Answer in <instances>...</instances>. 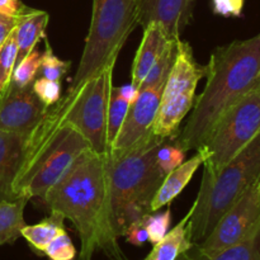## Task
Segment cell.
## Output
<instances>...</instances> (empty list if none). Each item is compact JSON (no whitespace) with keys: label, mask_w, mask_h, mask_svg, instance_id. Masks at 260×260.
<instances>
[{"label":"cell","mask_w":260,"mask_h":260,"mask_svg":"<svg viewBox=\"0 0 260 260\" xmlns=\"http://www.w3.org/2000/svg\"><path fill=\"white\" fill-rule=\"evenodd\" d=\"M107 156L84 151L42 200L50 212L69 218L75 228L80 238L78 260H91L96 250L126 260L109 215Z\"/></svg>","instance_id":"6da1fadb"},{"label":"cell","mask_w":260,"mask_h":260,"mask_svg":"<svg viewBox=\"0 0 260 260\" xmlns=\"http://www.w3.org/2000/svg\"><path fill=\"white\" fill-rule=\"evenodd\" d=\"M206 78L187 124L173 140L184 151L197 150L221 114L260 83V33L216 48L206 65Z\"/></svg>","instance_id":"7a4b0ae2"},{"label":"cell","mask_w":260,"mask_h":260,"mask_svg":"<svg viewBox=\"0 0 260 260\" xmlns=\"http://www.w3.org/2000/svg\"><path fill=\"white\" fill-rule=\"evenodd\" d=\"M164 140L151 132L127 151L107 156L109 215L117 238L151 213L152 200L167 177L156 161Z\"/></svg>","instance_id":"3957f363"},{"label":"cell","mask_w":260,"mask_h":260,"mask_svg":"<svg viewBox=\"0 0 260 260\" xmlns=\"http://www.w3.org/2000/svg\"><path fill=\"white\" fill-rule=\"evenodd\" d=\"M91 149L85 137L70 123H61L52 106L28 135L22 167L13 184L17 198H41L70 165Z\"/></svg>","instance_id":"277c9868"},{"label":"cell","mask_w":260,"mask_h":260,"mask_svg":"<svg viewBox=\"0 0 260 260\" xmlns=\"http://www.w3.org/2000/svg\"><path fill=\"white\" fill-rule=\"evenodd\" d=\"M260 178V132L215 177H203L189 218L193 244L205 240L231 206Z\"/></svg>","instance_id":"5b68a950"},{"label":"cell","mask_w":260,"mask_h":260,"mask_svg":"<svg viewBox=\"0 0 260 260\" xmlns=\"http://www.w3.org/2000/svg\"><path fill=\"white\" fill-rule=\"evenodd\" d=\"M137 24L136 0H93L89 33L68 91L76 90L116 63L119 51Z\"/></svg>","instance_id":"8992f818"},{"label":"cell","mask_w":260,"mask_h":260,"mask_svg":"<svg viewBox=\"0 0 260 260\" xmlns=\"http://www.w3.org/2000/svg\"><path fill=\"white\" fill-rule=\"evenodd\" d=\"M260 132V83L231 104L197 147L203 177H215Z\"/></svg>","instance_id":"52a82bcc"},{"label":"cell","mask_w":260,"mask_h":260,"mask_svg":"<svg viewBox=\"0 0 260 260\" xmlns=\"http://www.w3.org/2000/svg\"><path fill=\"white\" fill-rule=\"evenodd\" d=\"M114 65H109L76 90L68 91L52 106L61 123L73 124L99 155L111 152L107 126Z\"/></svg>","instance_id":"ba28073f"},{"label":"cell","mask_w":260,"mask_h":260,"mask_svg":"<svg viewBox=\"0 0 260 260\" xmlns=\"http://www.w3.org/2000/svg\"><path fill=\"white\" fill-rule=\"evenodd\" d=\"M259 189L260 178L225 212L210 235L201 243L194 244V250L210 258L246 238L260 222Z\"/></svg>","instance_id":"9c48e42d"},{"label":"cell","mask_w":260,"mask_h":260,"mask_svg":"<svg viewBox=\"0 0 260 260\" xmlns=\"http://www.w3.org/2000/svg\"><path fill=\"white\" fill-rule=\"evenodd\" d=\"M164 86L165 84H160L151 88L139 89V95L129 104L126 118L112 144L109 155L116 156L127 151L151 134Z\"/></svg>","instance_id":"30bf717a"},{"label":"cell","mask_w":260,"mask_h":260,"mask_svg":"<svg viewBox=\"0 0 260 260\" xmlns=\"http://www.w3.org/2000/svg\"><path fill=\"white\" fill-rule=\"evenodd\" d=\"M47 109L33 91L32 84L23 88L9 84L0 94V131L30 134Z\"/></svg>","instance_id":"8fae6325"},{"label":"cell","mask_w":260,"mask_h":260,"mask_svg":"<svg viewBox=\"0 0 260 260\" xmlns=\"http://www.w3.org/2000/svg\"><path fill=\"white\" fill-rule=\"evenodd\" d=\"M136 5L139 24L156 23L170 41L180 40L192 17V0H136Z\"/></svg>","instance_id":"7c38bea8"},{"label":"cell","mask_w":260,"mask_h":260,"mask_svg":"<svg viewBox=\"0 0 260 260\" xmlns=\"http://www.w3.org/2000/svg\"><path fill=\"white\" fill-rule=\"evenodd\" d=\"M202 78H206V65H200L196 61L192 47L187 42L178 40L174 62L165 83L161 101L196 91L198 81Z\"/></svg>","instance_id":"4fadbf2b"},{"label":"cell","mask_w":260,"mask_h":260,"mask_svg":"<svg viewBox=\"0 0 260 260\" xmlns=\"http://www.w3.org/2000/svg\"><path fill=\"white\" fill-rule=\"evenodd\" d=\"M28 135L0 131V200H17L13 184L24 159Z\"/></svg>","instance_id":"5bb4252c"},{"label":"cell","mask_w":260,"mask_h":260,"mask_svg":"<svg viewBox=\"0 0 260 260\" xmlns=\"http://www.w3.org/2000/svg\"><path fill=\"white\" fill-rule=\"evenodd\" d=\"M170 42L172 41L168 38L167 33L156 23H151L144 28V36L132 63V85L139 88Z\"/></svg>","instance_id":"9a60e30c"},{"label":"cell","mask_w":260,"mask_h":260,"mask_svg":"<svg viewBox=\"0 0 260 260\" xmlns=\"http://www.w3.org/2000/svg\"><path fill=\"white\" fill-rule=\"evenodd\" d=\"M194 102L196 91H188L161 101L152 124V134L162 139H175L180 132V123L193 108Z\"/></svg>","instance_id":"2e32d148"},{"label":"cell","mask_w":260,"mask_h":260,"mask_svg":"<svg viewBox=\"0 0 260 260\" xmlns=\"http://www.w3.org/2000/svg\"><path fill=\"white\" fill-rule=\"evenodd\" d=\"M201 164H203V157L197 151L194 156H192L187 161H183L179 167L168 173L152 200L151 212H157L164 206L170 205L187 187Z\"/></svg>","instance_id":"e0dca14e"},{"label":"cell","mask_w":260,"mask_h":260,"mask_svg":"<svg viewBox=\"0 0 260 260\" xmlns=\"http://www.w3.org/2000/svg\"><path fill=\"white\" fill-rule=\"evenodd\" d=\"M193 212V206L187 215L178 222L162 240L154 244V248L149 255L142 260H179L193 248L192 236H190L189 218Z\"/></svg>","instance_id":"ac0fdd59"},{"label":"cell","mask_w":260,"mask_h":260,"mask_svg":"<svg viewBox=\"0 0 260 260\" xmlns=\"http://www.w3.org/2000/svg\"><path fill=\"white\" fill-rule=\"evenodd\" d=\"M48 19H50L48 13L37 9H32V12L20 18L15 27L18 46L15 66L35 50L37 43L42 38H46V27L48 24Z\"/></svg>","instance_id":"d6986e66"},{"label":"cell","mask_w":260,"mask_h":260,"mask_svg":"<svg viewBox=\"0 0 260 260\" xmlns=\"http://www.w3.org/2000/svg\"><path fill=\"white\" fill-rule=\"evenodd\" d=\"M63 221L65 218L60 213L50 212V216L43 218L41 222L36 225H25L22 230V238L25 239L32 251L38 256H43L48 244L58 234L65 231Z\"/></svg>","instance_id":"ffe728a7"},{"label":"cell","mask_w":260,"mask_h":260,"mask_svg":"<svg viewBox=\"0 0 260 260\" xmlns=\"http://www.w3.org/2000/svg\"><path fill=\"white\" fill-rule=\"evenodd\" d=\"M179 260H260V222L240 243L210 258L201 255L194 250L193 245V248Z\"/></svg>","instance_id":"44dd1931"},{"label":"cell","mask_w":260,"mask_h":260,"mask_svg":"<svg viewBox=\"0 0 260 260\" xmlns=\"http://www.w3.org/2000/svg\"><path fill=\"white\" fill-rule=\"evenodd\" d=\"M27 203V198L0 200V246L13 244L22 236L23 228L27 225L23 217Z\"/></svg>","instance_id":"7402d4cb"},{"label":"cell","mask_w":260,"mask_h":260,"mask_svg":"<svg viewBox=\"0 0 260 260\" xmlns=\"http://www.w3.org/2000/svg\"><path fill=\"white\" fill-rule=\"evenodd\" d=\"M175 52H177V41H172L164 52L161 53L155 65L152 66L151 70L146 75L141 84H140L139 89L145 88H151V86L160 85V84L167 83V79L169 76L170 70H172L173 62L175 58Z\"/></svg>","instance_id":"603a6c76"},{"label":"cell","mask_w":260,"mask_h":260,"mask_svg":"<svg viewBox=\"0 0 260 260\" xmlns=\"http://www.w3.org/2000/svg\"><path fill=\"white\" fill-rule=\"evenodd\" d=\"M17 30L14 28L0 45V94L9 85L17 60Z\"/></svg>","instance_id":"cb8c5ba5"},{"label":"cell","mask_w":260,"mask_h":260,"mask_svg":"<svg viewBox=\"0 0 260 260\" xmlns=\"http://www.w3.org/2000/svg\"><path fill=\"white\" fill-rule=\"evenodd\" d=\"M42 53L40 51L35 50L25 56L19 63L14 68L10 79V85L23 88L33 84V81L37 79L38 70H40L41 61H42Z\"/></svg>","instance_id":"d4e9b609"},{"label":"cell","mask_w":260,"mask_h":260,"mask_svg":"<svg viewBox=\"0 0 260 260\" xmlns=\"http://www.w3.org/2000/svg\"><path fill=\"white\" fill-rule=\"evenodd\" d=\"M129 103L124 101L118 93V88L113 86L111 91V101H109L108 108V126H107V134H108L109 147L113 144L117 134L121 129L126 118L127 111H128Z\"/></svg>","instance_id":"484cf974"},{"label":"cell","mask_w":260,"mask_h":260,"mask_svg":"<svg viewBox=\"0 0 260 260\" xmlns=\"http://www.w3.org/2000/svg\"><path fill=\"white\" fill-rule=\"evenodd\" d=\"M69 69H70V62L60 60L57 56H55L50 43L46 40V50L42 53V61H41L37 78L60 81L65 76V74L68 73Z\"/></svg>","instance_id":"4316f807"},{"label":"cell","mask_w":260,"mask_h":260,"mask_svg":"<svg viewBox=\"0 0 260 260\" xmlns=\"http://www.w3.org/2000/svg\"><path fill=\"white\" fill-rule=\"evenodd\" d=\"M173 140L174 139L164 140L160 144V146L157 147L156 161L165 174L179 167L184 161L185 152H187L182 147L178 146Z\"/></svg>","instance_id":"83f0119b"},{"label":"cell","mask_w":260,"mask_h":260,"mask_svg":"<svg viewBox=\"0 0 260 260\" xmlns=\"http://www.w3.org/2000/svg\"><path fill=\"white\" fill-rule=\"evenodd\" d=\"M170 222H172V211L168 208L164 212L149 213L145 216V225H146L149 241L152 244L159 243L164 236L169 233Z\"/></svg>","instance_id":"f1b7e54d"},{"label":"cell","mask_w":260,"mask_h":260,"mask_svg":"<svg viewBox=\"0 0 260 260\" xmlns=\"http://www.w3.org/2000/svg\"><path fill=\"white\" fill-rule=\"evenodd\" d=\"M76 255L78 251L66 230L58 234L45 250V256L48 260H75Z\"/></svg>","instance_id":"f546056e"},{"label":"cell","mask_w":260,"mask_h":260,"mask_svg":"<svg viewBox=\"0 0 260 260\" xmlns=\"http://www.w3.org/2000/svg\"><path fill=\"white\" fill-rule=\"evenodd\" d=\"M33 91L47 107L57 103L61 98V83L48 80L45 78H37L32 84Z\"/></svg>","instance_id":"4dcf8cb0"},{"label":"cell","mask_w":260,"mask_h":260,"mask_svg":"<svg viewBox=\"0 0 260 260\" xmlns=\"http://www.w3.org/2000/svg\"><path fill=\"white\" fill-rule=\"evenodd\" d=\"M212 10L221 17L239 18L243 14L245 0H211Z\"/></svg>","instance_id":"1f68e13d"},{"label":"cell","mask_w":260,"mask_h":260,"mask_svg":"<svg viewBox=\"0 0 260 260\" xmlns=\"http://www.w3.org/2000/svg\"><path fill=\"white\" fill-rule=\"evenodd\" d=\"M127 243L132 244L135 246H142L146 241H149V235H147L146 225H145V216L136 222L132 223L124 233Z\"/></svg>","instance_id":"d6a6232c"},{"label":"cell","mask_w":260,"mask_h":260,"mask_svg":"<svg viewBox=\"0 0 260 260\" xmlns=\"http://www.w3.org/2000/svg\"><path fill=\"white\" fill-rule=\"evenodd\" d=\"M33 8L27 7L20 0H0V15L8 18H20L28 14Z\"/></svg>","instance_id":"836d02e7"},{"label":"cell","mask_w":260,"mask_h":260,"mask_svg":"<svg viewBox=\"0 0 260 260\" xmlns=\"http://www.w3.org/2000/svg\"><path fill=\"white\" fill-rule=\"evenodd\" d=\"M30 12H32V10H30ZM20 18H8V17H3V15H0V45L4 42L5 38L9 36V33L17 27Z\"/></svg>","instance_id":"e575fe53"},{"label":"cell","mask_w":260,"mask_h":260,"mask_svg":"<svg viewBox=\"0 0 260 260\" xmlns=\"http://www.w3.org/2000/svg\"><path fill=\"white\" fill-rule=\"evenodd\" d=\"M118 93L124 101H127L131 104L132 102L137 98V95H139V88H136V86L132 85V84H127V85L118 88Z\"/></svg>","instance_id":"d590c367"},{"label":"cell","mask_w":260,"mask_h":260,"mask_svg":"<svg viewBox=\"0 0 260 260\" xmlns=\"http://www.w3.org/2000/svg\"><path fill=\"white\" fill-rule=\"evenodd\" d=\"M259 192H260V189H259Z\"/></svg>","instance_id":"8d00e7d4"}]
</instances>
